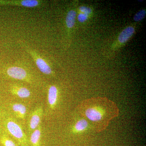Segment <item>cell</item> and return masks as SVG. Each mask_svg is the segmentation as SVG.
<instances>
[{
	"label": "cell",
	"instance_id": "obj_15",
	"mask_svg": "<svg viewBox=\"0 0 146 146\" xmlns=\"http://www.w3.org/2000/svg\"><path fill=\"white\" fill-rule=\"evenodd\" d=\"M146 11L145 9H142L138 11L134 15L133 20L136 22L142 21L146 16Z\"/></svg>",
	"mask_w": 146,
	"mask_h": 146
},
{
	"label": "cell",
	"instance_id": "obj_5",
	"mask_svg": "<svg viewBox=\"0 0 146 146\" xmlns=\"http://www.w3.org/2000/svg\"><path fill=\"white\" fill-rule=\"evenodd\" d=\"M105 115V111L99 106H94L87 108L85 111L86 117L94 122L101 121Z\"/></svg>",
	"mask_w": 146,
	"mask_h": 146
},
{
	"label": "cell",
	"instance_id": "obj_10",
	"mask_svg": "<svg viewBox=\"0 0 146 146\" xmlns=\"http://www.w3.org/2000/svg\"><path fill=\"white\" fill-rule=\"evenodd\" d=\"M12 108L18 118L25 119L27 113V108L25 105L21 104H14L12 105Z\"/></svg>",
	"mask_w": 146,
	"mask_h": 146
},
{
	"label": "cell",
	"instance_id": "obj_1",
	"mask_svg": "<svg viewBox=\"0 0 146 146\" xmlns=\"http://www.w3.org/2000/svg\"><path fill=\"white\" fill-rule=\"evenodd\" d=\"M20 44L30 54L33 58L37 68L43 74L47 75H52L53 74L52 69L44 59L41 57L35 51L26 44L24 42L20 41Z\"/></svg>",
	"mask_w": 146,
	"mask_h": 146
},
{
	"label": "cell",
	"instance_id": "obj_11",
	"mask_svg": "<svg viewBox=\"0 0 146 146\" xmlns=\"http://www.w3.org/2000/svg\"><path fill=\"white\" fill-rule=\"evenodd\" d=\"M76 13L74 10L69 11L66 17V27L69 29H71L74 26Z\"/></svg>",
	"mask_w": 146,
	"mask_h": 146
},
{
	"label": "cell",
	"instance_id": "obj_16",
	"mask_svg": "<svg viewBox=\"0 0 146 146\" xmlns=\"http://www.w3.org/2000/svg\"><path fill=\"white\" fill-rule=\"evenodd\" d=\"M79 10L82 13H84L86 15H89L91 13V9L89 7L85 6H81L80 7Z\"/></svg>",
	"mask_w": 146,
	"mask_h": 146
},
{
	"label": "cell",
	"instance_id": "obj_8",
	"mask_svg": "<svg viewBox=\"0 0 146 146\" xmlns=\"http://www.w3.org/2000/svg\"><path fill=\"white\" fill-rule=\"evenodd\" d=\"M11 92L21 98H27L30 96L31 92L27 88L25 87L14 85L10 89Z\"/></svg>",
	"mask_w": 146,
	"mask_h": 146
},
{
	"label": "cell",
	"instance_id": "obj_4",
	"mask_svg": "<svg viewBox=\"0 0 146 146\" xmlns=\"http://www.w3.org/2000/svg\"><path fill=\"white\" fill-rule=\"evenodd\" d=\"M43 3V1L38 0H17L0 1V5H13L27 7H35Z\"/></svg>",
	"mask_w": 146,
	"mask_h": 146
},
{
	"label": "cell",
	"instance_id": "obj_3",
	"mask_svg": "<svg viewBox=\"0 0 146 146\" xmlns=\"http://www.w3.org/2000/svg\"><path fill=\"white\" fill-rule=\"evenodd\" d=\"M6 73L9 77L14 79L27 82H31L29 74L24 68L18 66H11L6 70Z\"/></svg>",
	"mask_w": 146,
	"mask_h": 146
},
{
	"label": "cell",
	"instance_id": "obj_17",
	"mask_svg": "<svg viewBox=\"0 0 146 146\" xmlns=\"http://www.w3.org/2000/svg\"><path fill=\"white\" fill-rule=\"evenodd\" d=\"M88 15L83 13H80L78 16V20L80 22L83 23L87 20Z\"/></svg>",
	"mask_w": 146,
	"mask_h": 146
},
{
	"label": "cell",
	"instance_id": "obj_14",
	"mask_svg": "<svg viewBox=\"0 0 146 146\" xmlns=\"http://www.w3.org/2000/svg\"><path fill=\"white\" fill-rule=\"evenodd\" d=\"M0 142L4 146H16L13 141L5 136H3L1 137Z\"/></svg>",
	"mask_w": 146,
	"mask_h": 146
},
{
	"label": "cell",
	"instance_id": "obj_7",
	"mask_svg": "<svg viewBox=\"0 0 146 146\" xmlns=\"http://www.w3.org/2000/svg\"><path fill=\"white\" fill-rule=\"evenodd\" d=\"M58 91L57 87L55 85H51L48 90V100L50 108H54L58 99Z\"/></svg>",
	"mask_w": 146,
	"mask_h": 146
},
{
	"label": "cell",
	"instance_id": "obj_9",
	"mask_svg": "<svg viewBox=\"0 0 146 146\" xmlns=\"http://www.w3.org/2000/svg\"><path fill=\"white\" fill-rule=\"evenodd\" d=\"M135 32V29L133 27L130 26L124 29L120 33L118 40L121 43H124L133 35Z\"/></svg>",
	"mask_w": 146,
	"mask_h": 146
},
{
	"label": "cell",
	"instance_id": "obj_12",
	"mask_svg": "<svg viewBox=\"0 0 146 146\" xmlns=\"http://www.w3.org/2000/svg\"><path fill=\"white\" fill-rule=\"evenodd\" d=\"M88 127V123L86 120L82 119L78 121L73 128V131L76 133L82 132Z\"/></svg>",
	"mask_w": 146,
	"mask_h": 146
},
{
	"label": "cell",
	"instance_id": "obj_13",
	"mask_svg": "<svg viewBox=\"0 0 146 146\" xmlns=\"http://www.w3.org/2000/svg\"><path fill=\"white\" fill-rule=\"evenodd\" d=\"M41 136V129L40 126L35 129L31 136V146H39V141Z\"/></svg>",
	"mask_w": 146,
	"mask_h": 146
},
{
	"label": "cell",
	"instance_id": "obj_2",
	"mask_svg": "<svg viewBox=\"0 0 146 146\" xmlns=\"http://www.w3.org/2000/svg\"><path fill=\"white\" fill-rule=\"evenodd\" d=\"M6 126L9 132L21 144L25 145L27 144L26 136L19 125L12 120H8L7 121Z\"/></svg>",
	"mask_w": 146,
	"mask_h": 146
},
{
	"label": "cell",
	"instance_id": "obj_6",
	"mask_svg": "<svg viewBox=\"0 0 146 146\" xmlns=\"http://www.w3.org/2000/svg\"><path fill=\"white\" fill-rule=\"evenodd\" d=\"M42 108L39 107L33 113L29 122V128L31 130H35L38 127L41 122L42 114Z\"/></svg>",
	"mask_w": 146,
	"mask_h": 146
}]
</instances>
